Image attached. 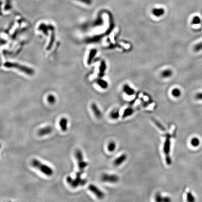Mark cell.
<instances>
[{"mask_svg":"<svg viewBox=\"0 0 202 202\" xmlns=\"http://www.w3.org/2000/svg\"><path fill=\"white\" fill-rule=\"evenodd\" d=\"M31 164L33 167L40 170L45 175L50 176L53 175L54 171L51 167L46 165L44 164L37 159H33L31 161Z\"/></svg>","mask_w":202,"mask_h":202,"instance_id":"6da1fadb","label":"cell"},{"mask_svg":"<svg viewBox=\"0 0 202 202\" xmlns=\"http://www.w3.org/2000/svg\"><path fill=\"white\" fill-rule=\"evenodd\" d=\"M76 157L77 161L79 171L76 174V177L81 178V175L83 173L84 169L88 166V163L84 161L83 156L82 152L80 150L76 152Z\"/></svg>","mask_w":202,"mask_h":202,"instance_id":"7a4b0ae2","label":"cell"},{"mask_svg":"<svg viewBox=\"0 0 202 202\" xmlns=\"http://www.w3.org/2000/svg\"><path fill=\"white\" fill-rule=\"evenodd\" d=\"M171 136L169 134H167L166 137L164 146L163 152L165 155V160L167 165H170L172 163V160L170 157V148H171Z\"/></svg>","mask_w":202,"mask_h":202,"instance_id":"3957f363","label":"cell"},{"mask_svg":"<svg viewBox=\"0 0 202 202\" xmlns=\"http://www.w3.org/2000/svg\"><path fill=\"white\" fill-rule=\"evenodd\" d=\"M4 66L8 68H15L18 70L21 71L23 72L26 73L29 75H32L34 73V71L30 68H28L24 66L18 64L16 63L11 62H6L4 63Z\"/></svg>","mask_w":202,"mask_h":202,"instance_id":"277c9868","label":"cell"},{"mask_svg":"<svg viewBox=\"0 0 202 202\" xmlns=\"http://www.w3.org/2000/svg\"><path fill=\"white\" fill-rule=\"evenodd\" d=\"M67 182L72 187L76 188L78 186L85 185L87 183V180L86 179L77 177L73 179L70 176H68L67 177Z\"/></svg>","mask_w":202,"mask_h":202,"instance_id":"5b68a950","label":"cell"},{"mask_svg":"<svg viewBox=\"0 0 202 202\" xmlns=\"http://www.w3.org/2000/svg\"><path fill=\"white\" fill-rule=\"evenodd\" d=\"M101 180L103 182L116 183L119 180V176L116 175L103 174L101 176Z\"/></svg>","mask_w":202,"mask_h":202,"instance_id":"8992f818","label":"cell"},{"mask_svg":"<svg viewBox=\"0 0 202 202\" xmlns=\"http://www.w3.org/2000/svg\"><path fill=\"white\" fill-rule=\"evenodd\" d=\"M88 189L92 192L98 198L102 199L105 196L104 193L101 190H100L97 186L93 184H90L88 187Z\"/></svg>","mask_w":202,"mask_h":202,"instance_id":"52a82bcc","label":"cell"},{"mask_svg":"<svg viewBox=\"0 0 202 202\" xmlns=\"http://www.w3.org/2000/svg\"><path fill=\"white\" fill-rule=\"evenodd\" d=\"M52 127L50 126L44 127L38 131V135L40 136H44L46 135L49 134L52 132Z\"/></svg>","mask_w":202,"mask_h":202,"instance_id":"ba28073f","label":"cell"},{"mask_svg":"<svg viewBox=\"0 0 202 202\" xmlns=\"http://www.w3.org/2000/svg\"><path fill=\"white\" fill-rule=\"evenodd\" d=\"M127 159L126 154H123L119 156V157L116 158L114 161V164L115 166H119L124 163Z\"/></svg>","mask_w":202,"mask_h":202,"instance_id":"9c48e42d","label":"cell"},{"mask_svg":"<svg viewBox=\"0 0 202 202\" xmlns=\"http://www.w3.org/2000/svg\"><path fill=\"white\" fill-rule=\"evenodd\" d=\"M165 13L164 9L162 8H154L152 10V14L154 16L159 17L162 16Z\"/></svg>","mask_w":202,"mask_h":202,"instance_id":"30bf717a","label":"cell"},{"mask_svg":"<svg viewBox=\"0 0 202 202\" xmlns=\"http://www.w3.org/2000/svg\"><path fill=\"white\" fill-rule=\"evenodd\" d=\"M91 109L94 115L97 118L100 119L102 117V112H101L100 110L99 109L98 106L95 103H92Z\"/></svg>","mask_w":202,"mask_h":202,"instance_id":"8fae6325","label":"cell"},{"mask_svg":"<svg viewBox=\"0 0 202 202\" xmlns=\"http://www.w3.org/2000/svg\"><path fill=\"white\" fill-rule=\"evenodd\" d=\"M68 120L65 118H63L59 121V124L61 129L62 131L65 132L67 131Z\"/></svg>","mask_w":202,"mask_h":202,"instance_id":"7c38bea8","label":"cell"},{"mask_svg":"<svg viewBox=\"0 0 202 202\" xmlns=\"http://www.w3.org/2000/svg\"><path fill=\"white\" fill-rule=\"evenodd\" d=\"M123 89L124 92L128 95L131 96L134 94L135 90L127 84H125L123 86Z\"/></svg>","mask_w":202,"mask_h":202,"instance_id":"4fadbf2b","label":"cell"},{"mask_svg":"<svg viewBox=\"0 0 202 202\" xmlns=\"http://www.w3.org/2000/svg\"><path fill=\"white\" fill-rule=\"evenodd\" d=\"M134 113V110L132 108H127L124 111V113L122 116L123 119H125L127 117L132 115Z\"/></svg>","mask_w":202,"mask_h":202,"instance_id":"5bb4252c","label":"cell"},{"mask_svg":"<svg viewBox=\"0 0 202 202\" xmlns=\"http://www.w3.org/2000/svg\"><path fill=\"white\" fill-rule=\"evenodd\" d=\"M172 75L173 71L169 69H167L163 70L161 73V76H162V77L165 78H167L170 77L171 76H172Z\"/></svg>","mask_w":202,"mask_h":202,"instance_id":"9a60e30c","label":"cell"},{"mask_svg":"<svg viewBox=\"0 0 202 202\" xmlns=\"http://www.w3.org/2000/svg\"><path fill=\"white\" fill-rule=\"evenodd\" d=\"M110 116L112 119H117L120 116L119 111L118 110H114L111 112L110 114Z\"/></svg>","mask_w":202,"mask_h":202,"instance_id":"2e32d148","label":"cell"},{"mask_svg":"<svg viewBox=\"0 0 202 202\" xmlns=\"http://www.w3.org/2000/svg\"><path fill=\"white\" fill-rule=\"evenodd\" d=\"M171 94L175 98H178L181 95L182 93L180 89H179L178 88H174L171 91Z\"/></svg>","mask_w":202,"mask_h":202,"instance_id":"e0dca14e","label":"cell"},{"mask_svg":"<svg viewBox=\"0 0 202 202\" xmlns=\"http://www.w3.org/2000/svg\"><path fill=\"white\" fill-rule=\"evenodd\" d=\"M152 121H153L154 124L156 125L157 127L160 129L161 130H162V131H163V132H165L166 131V128H165L164 126L162 124H161L160 122H159L158 121H157V120H156L155 119H152Z\"/></svg>","mask_w":202,"mask_h":202,"instance_id":"ac0fdd59","label":"cell"},{"mask_svg":"<svg viewBox=\"0 0 202 202\" xmlns=\"http://www.w3.org/2000/svg\"><path fill=\"white\" fill-rule=\"evenodd\" d=\"M200 140L197 137H193L190 141L191 145L193 147H197L200 145Z\"/></svg>","mask_w":202,"mask_h":202,"instance_id":"d6986e66","label":"cell"},{"mask_svg":"<svg viewBox=\"0 0 202 202\" xmlns=\"http://www.w3.org/2000/svg\"><path fill=\"white\" fill-rule=\"evenodd\" d=\"M116 148V143L114 142H111L108 144L107 148L108 150L110 152H112L115 151Z\"/></svg>","mask_w":202,"mask_h":202,"instance_id":"ffe728a7","label":"cell"},{"mask_svg":"<svg viewBox=\"0 0 202 202\" xmlns=\"http://www.w3.org/2000/svg\"><path fill=\"white\" fill-rule=\"evenodd\" d=\"M201 22V20L198 16H194L192 20L191 24L193 25L200 24Z\"/></svg>","mask_w":202,"mask_h":202,"instance_id":"44dd1931","label":"cell"},{"mask_svg":"<svg viewBox=\"0 0 202 202\" xmlns=\"http://www.w3.org/2000/svg\"><path fill=\"white\" fill-rule=\"evenodd\" d=\"M98 83L103 89H106L108 87V83L106 81L104 80H99L98 81Z\"/></svg>","mask_w":202,"mask_h":202,"instance_id":"7402d4cb","label":"cell"},{"mask_svg":"<svg viewBox=\"0 0 202 202\" xmlns=\"http://www.w3.org/2000/svg\"><path fill=\"white\" fill-rule=\"evenodd\" d=\"M187 200L188 202H194L195 201V198L191 192H188L187 193Z\"/></svg>","mask_w":202,"mask_h":202,"instance_id":"603a6c76","label":"cell"},{"mask_svg":"<svg viewBox=\"0 0 202 202\" xmlns=\"http://www.w3.org/2000/svg\"><path fill=\"white\" fill-rule=\"evenodd\" d=\"M106 64H105V62L102 61V63H101V67H100V76H103V75L104 74V71L106 69Z\"/></svg>","mask_w":202,"mask_h":202,"instance_id":"cb8c5ba5","label":"cell"},{"mask_svg":"<svg viewBox=\"0 0 202 202\" xmlns=\"http://www.w3.org/2000/svg\"><path fill=\"white\" fill-rule=\"evenodd\" d=\"M194 51L196 52L202 50V41L199 43L197 44V45L194 46Z\"/></svg>","mask_w":202,"mask_h":202,"instance_id":"d4e9b609","label":"cell"},{"mask_svg":"<svg viewBox=\"0 0 202 202\" xmlns=\"http://www.w3.org/2000/svg\"><path fill=\"white\" fill-rule=\"evenodd\" d=\"M97 54V50H93L90 52V54L89 55V63H90L92 59L94 57L95 54Z\"/></svg>","mask_w":202,"mask_h":202,"instance_id":"484cf974","label":"cell"},{"mask_svg":"<svg viewBox=\"0 0 202 202\" xmlns=\"http://www.w3.org/2000/svg\"><path fill=\"white\" fill-rule=\"evenodd\" d=\"M155 201L157 202H163V197H162L161 194L160 193H157L155 197Z\"/></svg>","mask_w":202,"mask_h":202,"instance_id":"4316f807","label":"cell"},{"mask_svg":"<svg viewBox=\"0 0 202 202\" xmlns=\"http://www.w3.org/2000/svg\"><path fill=\"white\" fill-rule=\"evenodd\" d=\"M47 100H48V102H50V103H54L55 102V98L54 95H50L48 97Z\"/></svg>","mask_w":202,"mask_h":202,"instance_id":"83f0119b","label":"cell"},{"mask_svg":"<svg viewBox=\"0 0 202 202\" xmlns=\"http://www.w3.org/2000/svg\"><path fill=\"white\" fill-rule=\"evenodd\" d=\"M78 1L87 5H90L92 3V0H78Z\"/></svg>","mask_w":202,"mask_h":202,"instance_id":"f1b7e54d","label":"cell"},{"mask_svg":"<svg viewBox=\"0 0 202 202\" xmlns=\"http://www.w3.org/2000/svg\"><path fill=\"white\" fill-rule=\"evenodd\" d=\"M196 99L197 100H202V93H198L196 95Z\"/></svg>","mask_w":202,"mask_h":202,"instance_id":"f546056e","label":"cell"},{"mask_svg":"<svg viewBox=\"0 0 202 202\" xmlns=\"http://www.w3.org/2000/svg\"><path fill=\"white\" fill-rule=\"evenodd\" d=\"M171 201V200L170 198L169 197H163V202H170Z\"/></svg>","mask_w":202,"mask_h":202,"instance_id":"4dcf8cb0","label":"cell"}]
</instances>
